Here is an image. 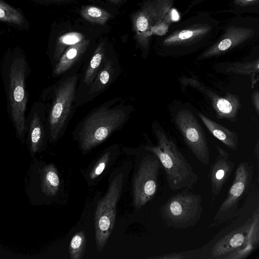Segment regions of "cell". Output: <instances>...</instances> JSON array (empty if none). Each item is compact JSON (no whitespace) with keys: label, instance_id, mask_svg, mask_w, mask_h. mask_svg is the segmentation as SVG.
I'll return each instance as SVG.
<instances>
[{"label":"cell","instance_id":"ffe728a7","mask_svg":"<svg viewBox=\"0 0 259 259\" xmlns=\"http://www.w3.org/2000/svg\"><path fill=\"white\" fill-rule=\"evenodd\" d=\"M44 138V128L41 119L36 113H34L30 122L28 142L32 156L39 150Z\"/></svg>","mask_w":259,"mask_h":259},{"label":"cell","instance_id":"e0dca14e","mask_svg":"<svg viewBox=\"0 0 259 259\" xmlns=\"http://www.w3.org/2000/svg\"><path fill=\"white\" fill-rule=\"evenodd\" d=\"M154 15L153 10L150 8H146L135 13L132 17L136 37L139 44L144 48H147L148 46V29L151 18Z\"/></svg>","mask_w":259,"mask_h":259},{"label":"cell","instance_id":"9a60e30c","mask_svg":"<svg viewBox=\"0 0 259 259\" xmlns=\"http://www.w3.org/2000/svg\"><path fill=\"white\" fill-rule=\"evenodd\" d=\"M90 44L89 39L69 46L62 55L54 70V74L59 75L68 70L87 50Z\"/></svg>","mask_w":259,"mask_h":259},{"label":"cell","instance_id":"836d02e7","mask_svg":"<svg viewBox=\"0 0 259 259\" xmlns=\"http://www.w3.org/2000/svg\"><path fill=\"white\" fill-rule=\"evenodd\" d=\"M246 1H252L253 0H246Z\"/></svg>","mask_w":259,"mask_h":259},{"label":"cell","instance_id":"8fae6325","mask_svg":"<svg viewBox=\"0 0 259 259\" xmlns=\"http://www.w3.org/2000/svg\"><path fill=\"white\" fill-rule=\"evenodd\" d=\"M218 155L209 169V180L212 199L219 195L233 170L234 163L229 159V153L216 145Z\"/></svg>","mask_w":259,"mask_h":259},{"label":"cell","instance_id":"44dd1931","mask_svg":"<svg viewBox=\"0 0 259 259\" xmlns=\"http://www.w3.org/2000/svg\"><path fill=\"white\" fill-rule=\"evenodd\" d=\"M105 54V43L101 42L96 48L86 70L84 82L90 85L95 79Z\"/></svg>","mask_w":259,"mask_h":259},{"label":"cell","instance_id":"2e32d148","mask_svg":"<svg viewBox=\"0 0 259 259\" xmlns=\"http://www.w3.org/2000/svg\"><path fill=\"white\" fill-rule=\"evenodd\" d=\"M231 32L227 36L203 53L198 59L202 60L221 55L223 52L235 47L247 38L250 32L247 30L238 29Z\"/></svg>","mask_w":259,"mask_h":259},{"label":"cell","instance_id":"4dcf8cb0","mask_svg":"<svg viewBox=\"0 0 259 259\" xmlns=\"http://www.w3.org/2000/svg\"><path fill=\"white\" fill-rule=\"evenodd\" d=\"M254 153L255 156L256 157V159L258 160L259 158V143H258V140L257 141L256 144L255 146V149H254Z\"/></svg>","mask_w":259,"mask_h":259},{"label":"cell","instance_id":"484cf974","mask_svg":"<svg viewBox=\"0 0 259 259\" xmlns=\"http://www.w3.org/2000/svg\"><path fill=\"white\" fill-rule=\"evenodd\" d=\"M86 239L84 232H77L72 238L69 247L70 257L71 259L82 258L85 249Z\"/></svg>","mask_w":259,"mask_h":259},{"label":"cell","instance_id":"1f68e13d","mask_svg":"<svg viewBox=\"0 0 259 259\" xmlns=\"http://www.w3.org/2000/svg\"><path fill=\"white\" fill-rule=\"evenodd\" d=\"M171 17L173 20H177L179 19V15L175 10H173L171 12Z\"/></svg>","mask_w":259,"mask_h":259},{"label":"cell","instance_id":"8992f818","mask_svg":"<svg viewBox=\"0 0 259 259\" xmlns=\"http://www.w3.org/2000/svg\"><path fill=\"white\" fill-rule=\"evenodd\" d=\"M122 180V174L116 176L106 195L97 205L95 214V239L100 252L104 248L114 226L116 204L121 191Z\"/></svg>","mask_w":259,"mask_h":259},{"label":"cell","instance_id":"5bb4252c","mask_svg":"<svg viewBox=\"0 0 259 259\" xmlns=\"http://www.w3.org/2000/svg\"><path fill=\"white\" fill-rule=\"evenodd\" d=\"M198 115L204 125L214 137L232 150H236L238 145L239 138L237 133L208 118L202 113Z\"/></svg>","mask_w":259,"mask_h":259},{"label":"cell","instance_id":"f546056e","mask_svg":"<svg viewBox=\"0 0 259 259\" xmlns=\"http://www.w3.org/2000/svg\"><path fill=\"white\" fill-rule=\"evenodd\" d=\"M251 101L257 115H259V91L255 90L251 94Z\"/></svg>","mask_w":259,"mask_h":259},{"label":"cell","instance_id":"cb8c5ba5","mask_svg":"<svg viewBox=\"0 0 259 259\" xmlns=\"http://www.w3.org/2000/svg\"><path fill=\"white\" fill-rule=\"evenodd\" d=\"M112 71L111 62L109 60H107L104 66L99 71L94 82L91 83L90 93L97 92L102 90L108 83Z\"/></svg>","mask_w":259,"mask_h":259},{"label":"cell","instance_id":"d4e9b609","mask_svg":"<svg viewBox=\"0 0 259 259\" xmlns=\"http://www.w3.org/2000/svg\"><path fill=\"white\" fill-rule=\"evenodd\" d=\"M24 20L23 15L19 11L0 1V21L21 25Z\"/></svg>","mask_w":259,"mask_h":259},{"label":"cell","instance_id":"3957f363","mask_svg":"<svg viewBox=\"0 0 259 259\" xmlns=\"http://www.w3.org/2000/svg\"><path fill=\"white\" fill-rule=\"evenodd\" d=\"M26 71L25 59L15 58L11 63L9 71L8 101L16 136L22 142H24L26 130Z\"/></svg>","mask_w":259,"mask_h":259},{"label":"cell","instance_id":"4fadbf2b","mask_svg":"<svg viewBox=\"0 0 259 259\" xmlns=\"http://www.w3.org/2000/svg\"><path fill=\"white\" fill-rule=\"evenodd\" d=\"M251 225L243 243L224 257L226 259H244L247 258L259 245V207H257L251 217Z\"/></svg>","mask_w":259,"mask_h":259},{"label":"cell","instance_id":"ac0fdd59","mask_svg":"<svg viewBox=\"0 0 259 259\" xmlns=\"http://www.w3.org/2000/svg\"><path fill=\"white\" fill-rule=\"evenodd\" d=\"M215 68L219 72L231 74L245 75L251 77L252 81L254 76L259 71V60L245 63H229L215 65Z\"/></svg>","mask_w":259,"mask_h":259},{"label":"cell","instance_id":"5b68a950","mask_svg":"<svg viewBox=\"0 0 259 259\" xmlns=\"http://www.w3.org/2000/svg\"><path fill=\"white\" fill-rule=\"evenodd\" d=\"M253 167L242 161L237 166L228 195L216 212L209 228H214L229 222L239 213V203L249 190L252 181Z\"/></svg>","mask_w":259,"mask_h":259},{"label":"cell","instance_id":"7402d4cb","mask_svg":"<svg viewBox=\"0 0 259 259\" xmlns=\"http://www.w3.org/2000/svg\"><path fill=\"white\" fill-rule=\"evenodd\" d=\"M80 14L85 20L102 25H104L112 17V15L104 9L94 6L83 7Z\"/></svg>","mask_w":259,"mask_h":259},{"label":"cell","instance_id":"e575fe53","mask_svg":"<svg viewBox=\"0 0 259 259\" xmlns=\"http://www.w3.org/2000/svg\"><path fill=\"white\" fill-rule=\"evenodd\" d=\"M49 1H53V0H49Z\"/></svg>","mask_w":259,"mask_h":259},{"label":"cell","instance_id":"ba28073f","mask_svg":"<svg viewBox=\"0 0 259 259\" xmlns=\"http://www.w3.org/2000/svg\"><path fill=\"white\" fill-rule=\"evenodd\" d=\"M160 164L154 154L146 155L140 163L134 181V205L136 208H141L154 196Z\"/></svg>","mask_w":259,"mask_h":259},{"label":"cell","instance_id":"7a4b0ae2","mask_svg":"<svg viewBox=\"0 0 259 259\" xmlns=\"http://www.w3.org/2000/svg\"><path fill=\"white\" fill-rule=\"evenodd\" d=\"M202 212L201 196L186 189L171 196L159 209L164 224L174 229L194 227L200 220Z\"/></svg>","mask_w":259,"mask_h":259},{"label":"cell","instance_id":"f1b7e54d","mask_svg":"<svg viewBox=\"0 0 259 259\" xmlns=\"http://www.w3.org/2000/svg\"><path fill=\"white\" fill-rule=\"evenodd\" d=\"M196 250L183 251L180 252H174L169 254H166L154 258L159 259H184L192 258L190 255L195 254Z\"/></svg>","mask_w":259,"mask_h":259},{"label":"cell","instance_id":"277c9868","mask_svg":"<svg viewBox=\"0 0 259 259\" xmlns=\"http://www.w3.org/2000/svg\"><path fill=\"white\" fill-rule=\"evenodd\" d=\"M125 113L122 109L102 108L85 120L80 132V145L89 150L103 142L123 122Z\"/></svg>","mask_w":259,"mask_h":259},{"label":"cell","instance_id":"6da1fadb","mask_svg":"<svg viewBox=\"0 0 259 259\" xmlns=\"http://www.w3.org/2000/svg\"><path fill=\"white\" fill-rule=\"evenodd\" d=\"M157 140L156 146L145 149L155 155L162 165L166 180L172 191L192 189L198 177L178 149L173 139L157 122L152 125Z\"/></svg>","mask_w":259,"mask_h":259},{"label":"cell","instance_id":"4316f807","mask_svg":"<svg viewBox=\"0 0 259 259\" xmlns=\"http://www.w3.org/2000/svg\"><path fill=\"white\" fill-rule=\"evenodd\" d=\"M199 32H201V30H184L179 34L167 38L164 40V43L167 46L176 44L192 37L193 36L197 35Z\"/></svg>","mask_w":259,"mask_h":259},{"label":"cell","instance_id":"7c38bea8","mask_svg":"<svg viewBox=\"0 0 259 259\" xmlns=\"http://www.w3.org/2000/svg\"><path fill=\"white\" fill-rule=\"evenodd\" d=\"M250 218L244 225L229 232L218 240L211 250L212 258H224L244 242L251 225Z\"/></svg>","mask_w":259,"mask_h":259},{"label":"cell","instance_id":"52a82bcc","mask_svg":"<svg viewBox=\"0 0 259 259\" xmlns=\"http://www.w3.org/2000/svg\"><path fill=\"white\" fill-rule=\"evenodd\" d=\"M175 124L184 141L197 159L205 165L209 163V151L203 130L192 112L179 110L175 116Z\"/></svg>","mask_w":259,"mask_h":259},{"label":"cell","instance_id":"d6986e66","mask_svg":"<svg viewBox=\"0 0 259 259\" xmlns=\"http://www.w3.org/2000/svg\"><path fill=\"white\" fill-rule=\"evenodd\" d=\"M41 188L47 196H55L59 188L60 180L57 170L53 164L46 165L41 170Z\"/></svg>","mask_w":259,"mask_h":259},{"label":"cell","instance_id":"603a6c76","mask_svg":"<svg viewBox=\"0 0 259 259\" xmlns=\"http://www.w3.org/2000/svg\"><path fill=\"white\" fill-rule=\"evenodd\" d=\"M84 38V35L78 32H70L60 36L58 38L55 46L54 59L58 60L69 46L76 44Z\"/></svg>","mask_w":259,"mask_h":259},{"label":"cell","instance_id":"d6a6232c","mask_svg":"<svg viewBox=\"0 0 259 259\" xmlns=\"http://www.w3.org/2000/svg\"><path fill=\"white\" fill-rule=\"evenodd\" d=\"M106 1H109L111 3H112L115 4H118L121 1V0H106Z\"/></svg>","mask_w":259,"mask_h":259},{"label":"cell","instance_id":"9c48e42d","mask_svg":"<svg viewBox=\"0 0 259 259\" xmlns=\"http://www.w3.org/2000/svg\"><path fill=\"white\" fill-rule=\"evenodd\" d=\"M77 77L73 75L62 81L57 88L49 117V132L56 140L64 127L74 98Z\"/></svg>","mask_w":259,"mask_h":259},{"label":"cell","instance_id":"83f0119b","mask_svg":"<svg viewBox=\"0 0 259 259\" xmlns=\"http://www.w3.org/2000/svg\"><path fill=\"white\" fill-rule=\"evenodd\" d=\"M109 156L110 152H106L101 157L90 174L91 180L96 179L102 173L108 163Z\"/></svg>","mask_w":259,"mask_h":259},{"label":"cell","instance_id":"30bf717a","mask_svg":"<svg viewBox=\"0 0 259 259\" xmlns=\"http://www.w3.org/2000/svg\"><path fill=\"white\" fill-rule=\"evenodd\" d=\"M180 81L182 87H192L205 96L209 100L218 119L236 122L237 114L242 107L239 96L227 92L225 96H220L194 78L185 77Z\"/></svg>","mask_w":259,"mask_h":259}]
</instances>
